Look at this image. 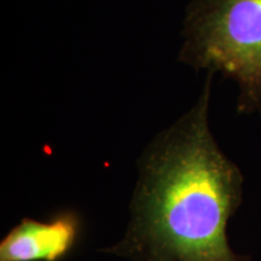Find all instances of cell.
<instances>
[{"label": "cell", "mask_w": 261, "mask_h": 261, "mask_svg": "<svg viewBox=\"0 0 261 261\" xmlns=\"http://www.w3.org/2000/svg\"><path fill=\"white\" fill-rule=\"evenodd\" d=\"M179 61L238 87L240 113L261 115V0H191Z\"/></svg>", "instance_id": "7a4b0ae2"}, {"label": "cell", "mask_w": 261, "mask_h": 261, "mask_svg": "<svg viewBox=\"0 0 261 261\" xmlns=\"http://www.w3.org/2000/svg\"><path fill=\"white\" fill-rule=\"evenodd\" d=\"M212 77L140 155L125 234L103 253L127 261H247L226 236L243 177L211 130Z\"/></svg>", "instance_id": "6da1fadb"}, {"label": "cell", "mask_w": 261, "mask_h": 261, "mask_svg": "<svg viewBox=\"0 0 261 261\" xmlns=\"http://www.w3.org/2000/svg\"><path fill=\"white\" fill-rule=\"evenodd\" d=\"M79 221L73 213L54 220L23 219L0 243V261H57L76 241Z\"/></svg>", "instance_id": "3957f363"}]
</instances>
